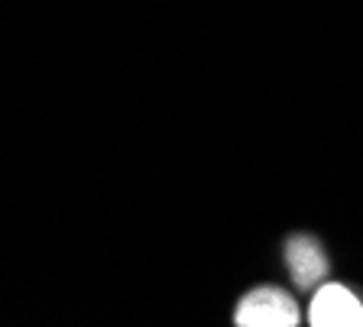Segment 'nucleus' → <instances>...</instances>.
<instances>
[{
  "label": "nucleus",
  "mask_w": 363,
  "mask_h": 327,
  "mask_svg": "<svg viewBox=\"0 0 363 327\" xmlns=\"http://www.w3.org/2000/svg\"><path fill=\"white\" fill-rule=\"evenodd\" d=\"M240 327H295L298 324V304L279 289H257L250 292L237 308Z\"/></svg>",
  "instance_id": "1"
},
{
  "label": "nucleus",
  "mask_w": 363,
  "mask_h": 327,
  "mask_svg": "<svg viewBox=\"0 0 363 327\" xmlns=\"http://www.w3.org/2000/svg\"><path fill=\"white\" fill-rule=\"evenodd\" d=\"M311 327H363V302L344 285H325L311 302Z\"/></svg>",
  "instance_id": "2"
},
{
  "label": "nucleus",
  "mask_w": 363,
  "mask_h": 327,
  "mask_svg": "<svg viewBox=\"0 0 363 327\" xmlns=\"http://www.w3.org/2000/svg\"><path fill=\"white\" fill-rule=\"evenodd\" d=\"M286 259H289V269H292V279L308 289L315 285L321 275L328 272V259L321 253V246L311 240V236H292L286 246Z\"/></svg>",
  "instance_id": "3"
}]
</instances>
